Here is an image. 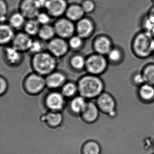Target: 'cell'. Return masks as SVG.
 <instances>
[{"label":"cell","mask_w":154,"mask_h":154,"mask_svg":"<svg viewBox=\"0 0 154 154\" xmlns=\"http://www.w3.org/2000/svg\"><path fill=\"white\" fill-rule=\"evenodd\" d=\"M32 37L23 31L16 33L11 44L13 47L22 53L29 51L33 41Z\"/></svg>","instance_id":"cell-15"},{"label":"cell","mask_w":154,"mask_h":154,"mask_svg":"<svg viewBox=\"0 0 154 154\" xmlns=\"http://www.w3.org/2000/svg\"><path fill=\"white\" fill-rule=\"evenodd\" d=\"M45 81L47 88L53 91L60 90L68 80L64 72L56 70L45 76Z\"/></svg>","instance_id":"cell-13"},{"label":"cell","mask_w":154,"mask_h":154,"mask_svg":"<svg viewBox=\"0 0 154 154\" xmlns=\"http://www.w3.org/2000/svg\"><path fill=\"white\" fill-rule=\"evenodd\" d=\"M53 18L46 11H40L36 17V19L41 26L49 25Z\"/></svg>","instance_id":"cell-34"},{"label":"cell","mask_w":154,"mask_h":154,"mask_svg":"<svg viewBox=\"0 0 154 154\" xmlns=\"http://www.w3.org/2000/svg\"><path fill=\"white\" fill-rule=\"evenodd\" d=\"M46 88L45 77L34 72L27 75L22 83V89L30 95L40 94Z\"/></svg>","instance_id":"cell-4"},{"label":"cell","mask_w":154,"mask_h":154,"mask_svg":"<svg viewBox=\"0 0 154 154\" xmlns=\"http://www.w3.org/2000/svg\"><path fill=\"white\" fill-rule=\"evenodd\" d=\"M15 31L8 23L1 24L0 44L1 46H6L11 44L16 34Z\"/></svg>","instance_id":"cell-19"},{"label":"cell","mask_w":154,"mask_h":154,"mask_svg":"<svg viewBox=\"0 0 154 154\" xmlns=\"http://www.w3.org/2000/svg\"><path fill=\"white\" fill-rule=\"evenodd\" d=\"M142 24L144 31L150 33L154 29V17L147 14L144 18Z\"/></svg>","instance_id":"cell-35"},{"label":"cell","mask_w":154,"mask_h":154,"mask_svg":"<svg viewBox=\"0 0 154 154\" xmlns=\"http://www.w3.org/2000/svg\"><path fill=\"white\" fill-rule=\"evenodd\" d=\"M92 47L94 53L106 56L113 46L112 42L108 37L100 35L94 38Z\"/></svg>","instance_id":"cell-16"},{"label":"cell","mask_w":154,"mask_h":154,"mask_svg":"<svg viewBox=\"0 0 154 154\" xmlns=\"http://www.w3.org/2000/svg\"><path fill=\"white\" fill-rule=\"evenodd\" d=\"M133 50L140 58H146L153 54L154 39L150 33L143 31L137 35L133 41Z\"/></svg>","instance_id":"cell-3"},{"label":"cell","mask_w":154,"mask_h":154,"mask_svg":"<svg viewBox=\"0 0 154 154\" xmlns=\"http://www.w3.org/2000/svg\"><path fill=\"white\" fill-rule=\"evenodd\" d=\"M149 33H150V35H151L152 37H153V38L154 39V29H153V30H152V31Z\"/></svg>","instance_id":"cell-40"},{"label":"cell","mask_w":154,"mask_h":154,"mask_svg":"<svg viewBox=\"0 0 154 154\" xmlns=\"http://www.w3.org/2000/svg\"><path fill=\"white\" fill-rule=\"evenodd\" d=\"M138 93L143 101L151 102L154 100V85L146 83L139 87Z\"/></svg>","instance_id":"cell-22"},{"label":"cell","mask_w":154,"mask_h":154,"mask_svg":"<svg viewBox=\"0 0 154 154\" xmlns=\"http://www.w3.org/2000/svg\"><path fill=\"white\" fill-rule=\"evenodd\" d=\"M148 15H150L154 17V5H152L149 8Z\"/></svg>","instance_id":"cell-39"},{"label":"cell","mask_w":154,"mask_h":154,"mask_svg":"<svg viewBox=\"0 0 154 154\" xmlns=\"http://www.w3.org/2000/svg\"><path fill=\"white\" fill-rule=\"evenodd\" d=\"M48 0H36L38 5L40 9H45Z\"/></svg>","instance_id":"cell-38"},{"label":"cell","mask_w":154,"mask_h":154,"mask_svg":"<svg viewBox=\"0 0 154 154\" xmlns=\"http://www.w3.org/2000/svg\"><path fill=\"white\" fill-rule=\"evenodd\" d=\"M58 59L46 50L33 55L31 59V67L33 72L45 77L57 70Z\"/></svg>","instance_id":"cell-2"},{"label":"cell","mask_w":154,"mask_h":154,"mask_svg":"<svg viewBox=\"0 0 154 154\" xmlns=\"http://www.w3.org/2000/svg\"><path fill=\"white\" fill-rule=\"evenodd\" d=\"M146 83L154 85V64H149L144 67L142 72Z\"/></svg>","instance_id":"cell-31"},{"label":"cell","mask_w":154,"mask_h":154,"mask_svg":"<svg viewBox=\"0 0 154 154\" xmlns=\"http://www.w3.org/2000/svg\"><path fill=\"white\" fill-rule=\"evenodd\" d=\"M108 64L105 56L94 53L86 57L85 71L87 73L100 76L106 71Z\"/></svg>","instance_id":"cell-5"},{"label":"cell","mask_w":154,"mask_h":154,"mask_svg":"<svg viewBox=\"0 0 154 154\" xmlns=\"http://www.w3.org/2000/svg\"><path fill=\"white\" fill-rule=\"evenodd\" d=\"M9 89L8 82L4 76L1 75L0 77V96L7 93Z\"/></svg>","instance_id":"cell-36"},{"label":"cell","mask_w":154,"mask_h":154,"mask_svg":"<svg viewBox=\"0 0 154 154\" xmlns=\"http://www.w3.org/2000/svg\"><path fill=\"white\" fill-rule=\"evenodd\" d=\"M132 81H133L134 85L137 87H139L140 85L146 83L145 78L142 72L135 75Z\"/></svg>","instance_id":"cell-37"},{"label":"cell","mask_w":154,"mask_h":154,"mask_svg":"<svg viewBox=\"0 0 154 154\" xmlns=\"http://www.w3.org/2000/svg\"><path fill=\"white\" fill-rule=\"evenodd\" d=\"M44 102L46 108L49 110L61 112L67 102V99L58 90H49L45 93Z\"/></svg>","instance_id":"cell-6"},{"label":"cell","mask_w":154,"mask_h":154,"mask_svg":"<svg viewBox=\"0 0 154 154\" xmlns=\"http://www.w3.org/2000/svg\"><path fill=\"white\" fill-rule=\"evenodd\" d=\"M85 15V13L81 4L74 3L68 5L65 17L75 23L84 17Z\"/></svg>","instance_id":"cell-20"},{"label":"cell","mask_w":154,"mask_h":154,"mask_svg":"<svg viewBox=\"0 0 154 154\" xmlns=\"http://www.w3.org/2000/svg\"><path fill=\"white\" fill-rule=\"evenodd\" d=\"M38 36V38L47 43L55 37L56 34L53 25L49 24L41 26Z\"/></svg>","instance_id":"cell-24"},{"label":"cell","mask_w":154,"mask_h":154,"mask_svg":"<svg viewBox=\"0 0 154 154\" xmlns=\"http://www.w3.org/2000/svg\"><path fill=\"white\" fill-rule=\"evenodd\" d=\"M69 50L67 40L59 37L56 36L47 43V50L58 59L65 56Z\"/></svg>","instance_id":"cell-9"},{"label":"cell","mask_w":154,"mask_h":154,"mask_svg":"<svg viewBox=\"0 0 154 154\" xmlns=\"http://www.w3.org/2000/svg\"><path fill=\"white\" fill-rule=\"evenodd\" d=\"M23 54L12 45L3 47V61L8 66L17 67L21 64L24 59Z\"/></svg>","instance_id":"cell-10"},{"label":"cell","mask_w":154,"mask_h":154,"mask_svg":"<svg viewBox=\"0 0 154 154\" xmlns=\"http://www.w3.org/2000/svg\"><path fill=\"white\" fill-rule=\"evenodd\" d=\"M68 63L69 66L73 71L76 72L85 71L86 57L81 54H75L70 57Z\"/></svg>","instance_id":"cell-23"},{"label":"cell","mask_w":154,"mask_h":154,"mask_svg":"<svg viewBox=\"0 0 154 154\" xmlns=\"http://www.w3.org/2000/svg\"><path fill=\"white\" fill-rule=\"evenodd\" d=\"M53 26L56 36L68 40L75 34V23L66 17L57 19Z\"/></svg>","instance_id":"cell-7"},{"label":"cell","mask_w":154,"mask_h":154,"mask_svg":"<svg viewBox=\"0 0 154 154\" xmlns=\"http://www.w3.org/2000/svg\"><path fill=\"white\" fill-rule=\"evenodd\" d=\"M88 100L81 95H76L67 100V104L70 111L75 115H81L87 106Z\"/></svg>","instance_id":"cell-18"},{"label":"cell","mask_w":154,"mask_h":154,"mask_svg":"<svg viewBox=\"0 0 154 154\" xmlns=\"http://www.w3.org/2000/svg\"><path fill=\"white\" fill-rule=\"evenodd\" d=\"M82 151V154H100L101 147L95 140H89L83 144Z\"/></svg>","instance_id":"cell-27"},{"label":"cell","mask_w":154,"mask_h":154,"mask_svg":"<svg viewBox=\"0 0 154 154\" xmlns=\"http://www.w3.org/2000/svg\"><path fill=\"white\" fill-rule=\"evenodd\" d=\"M8 7L5 0H0V21L1 23H7L8 20Z\"/></svg>","instance_id":"cell-33"},{"label":"cell","mask_w":154,"mask_h":154,"mask_svg":"<svg viewBox=\"0 0 154 154\" xmlns=\"http://www.w3.org/2000/svg\"><path fill=\"white\" fill-rule=\"evenodd\" d=\"M153 54H154V50H153Z\"/></svg>","instance_id":"cell-42"},{"label":"cell","mask_w":154,"mask_h":154,"mask_svg":"<svg viewBox=\"0 0 154 154\" xmlns=\"http://www.w3.org/2000/svg\"><path fill=\"white\" fill-rule=\"evenodd\" d=\"M26 20V18L18 11L8 17V23L15 30H20L24 28Z\"/></svg>","instance_id":"cell-21"},{"label":"cell","mask_w":154,"mask_h":154,"mask_svg":"<svg viewBox=\"0 0 154 154\" xmlns=\"http://www.w3.org/2000/svg\"><path fill=\"white\" fill-rule=\"evenodd\" d=\"M68 5L66 0H48L45 9L53 18L57 19L65 16Z\"/></svg>","instance_id":"cell-11"},{"label":"cell","mask_w":154,"mask_h":154,"mask_svg":"<svg viewBox=\"0 0 154 154\" xmlns=\"http://www.w3.org/2000/svg\"><path fill=\"white\" fill-rule=\"evenodd\" d=\"M41 25L36 19L27 20L23 31L31 37L38 35Z\"/></svg>","instance_id":"cell-26"},{"label":"cell","mask_w":154,"mask_h":154,"mask_svg":"<svg viewBox=\"0 0 154 154\" xmlns=\"http://www.w3.org/2000/svg\"><path fill=\"white\" fill-rule=\"evenodd\" d=\"M84 39L78 35H74L67 40L70 49L78 51L82 49L84 44Z\"/></svg>","instance_id":"cell-30"},{"label":"cell","mask_w":154,"mask_h":154,"mask_svg":"<svg viewBox=\"0 0 154 154\" xmlns=\"http://www.w3.org/2000/svg\"><path fill=\"white\" fill-rule=\"evenodd\" d=\"M100 113V109L94 99L88 100L86 108L81 115L85 122L88 123H92L97 120Z\"/></svg>","instance_id":"cell-17"},{"label":"cell","mask_w":154,"mask_h":154,"mask_svg":"<svg viewBox=\"0 0 154 154\" xmlns=\"http://www.w3.org/2000/svg\"><path fill=\"white\" fill-rule=\"evenodd\" d=\"M19 11L28 20L35 19L41 9L36 0H21L19 6Z\"/></svg>","instance_id":"cell-14"},{"label":"cell","mask_w":154,"mask_h":154,"mask_svg":"<svg viewBox=\"0 0 154 154\" xmlns=\"http://www.w3.org/2000/svg\"><path fill=\"white\" fill-rule=\"evenodd\" d=\"M152 2H153V4H154V0H152Z\"/></svg>","instance_id":"cell-41"},{"label":"cell","mask_w":154,"mask_h":154,"mask_svg":"<svg viewBox=\"0 0 154 154\" xmlns=\"http://www.w3.org/2000/svg\"><path fill=\"white\" fill-rule=\"evenodd\" d=\"M106 56L108 62L112 63H118L123 58V53L119 48L113 47Z\"/></svg>","instance_id":"cell-29"},{"label":"cell","mask_w":154,"mask_h":154,"mask_svg":"<svg viewBox=\"0 0 154 154\" xmlns=\"http://www.w3.org/2000/svg\"><path fill=\"white\" fill-rule=\"evenodd\" d=\"M75 34L84 40L91 37L95 30V25L92 20L84 17L76 22Z\"/></svg>","instance_id":"cell-12"},{"label":"cell","mask_w":154,"mask_h":154,"mask_svg":"<svg viewBox=\"0 0 154 154\" xmlns=\"http://www.w3.org/2000/svg\"><path fill=\"white\" fill-rule=\"evenodd\" d=\"M60 91L67 100L72 99L78 94L77 82L67 81L60 89Z\"/></svg>","instance_id":"cell-25"},{"label":"cell","mask_w":154,"mask_h":154,"mask_svg":"<svg viewBox=\"0 0 154 154\" xmlns=\"http://www.w3.org/2000/svg\"><path fill=\"white\" fill-rule=\"evenodd\" d=\"M96 104L102 112L113 117L116 114V103L113 96L107 92L104 91L95 99Z\"/></svg>","instance_id":"cell-8"},{"label":"cell","mask_w":154,"mask_h":154,"mask_svg":"<svg viewBox=\"0 0 154 154\" xmlns=\"http://www.w3.org/2000/svg\"><path fill=\"white\" fill-rule=\"evenodd\" d=\"M47 48V43L41 40L40 38L33 39L29 48V53L32 54H36L46 51Z\"/></svg>","instance_id":"cell-28"},{"label":"cell","mask_w":154,"mask_h":154,"mask_svg":"<svg viewBox=\"0 0 154 154\" xmlns=\"http://www.w3.org/2000/svg\"><path fill=\"white\" fill-rule=\"evenodd\" d=\"M78 94L87 100H94L105 90V85L100 76L87 73L77 82Z\"/></svg>","instance_id":"cell-1"},{"label":"cell","mask_w":154,"mask_h":154,"mask_svg":"<svg viewBox=\"0 0 154 154\" xmlns=\"http://www.w3.org/2000/svg\"><path fill=\"white\" fill-rule=\"evenodd\" d=\"M80 4L85 14H91L96 9V3L94 0H83Z\"/></svg>","instance_id":"cell-32"}]
</instances>
